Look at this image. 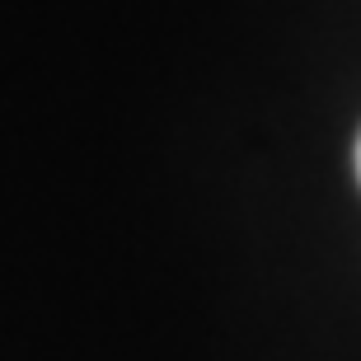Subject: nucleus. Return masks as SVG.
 I'll use <instances>...</instances> for the list:
<instances>
[{"mask_svg":"<svg viewBox=\"0 0 361 361\" xmlns=\"http://www.w3.org/2000/svg\"><path fill=\"white\" fill-rule=\"evenodd\" d=\"M357 178H361V136H357Z\"/></svg>","mask_w":361,"mask_h":361,"instance_id":"obj_1","label":"nucleus"}]
</instances>
